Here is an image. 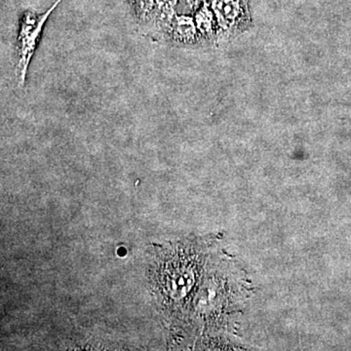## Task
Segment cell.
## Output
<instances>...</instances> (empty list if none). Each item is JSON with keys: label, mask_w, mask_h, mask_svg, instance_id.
<instances>
[{"label": "cell", "mask_w": 351, "mask_h": 351, "mask_svg": "<svg viewBox=\"0 0 351 351\" xmlns=\"http://www.w3.org/2000/svg\"><path fill=\"white\" fill-rule=\"evenodd\" d=\"M61 1L62 0H57L54 5L43 15L38 16L32 12H25L23 16L19 38H18L17 76L20 86H23L25 82L29 62L34 56L44 24Z\"/></svg>", "instance_id": "1"}]
</instances>
